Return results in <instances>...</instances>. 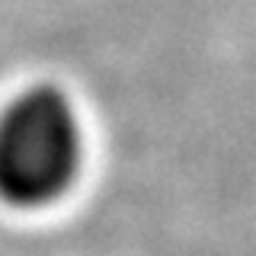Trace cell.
Masks as SVG:
<instances>
[{"label": "cell", "mask_w": 256, "mask_h": 256, "mask_svg": "<svg viewBox=\"0 0 256 256\" xmlns=\"http://www.w3.org/2000/svg\"><path fill=\"white\" fill-rule=\"evenodd\" d=\"M84 157L80 118L58 86H29L0 112V198L42 208L74 186Z\"/></svg>", "instance_id": "6da1fadb"}]
</instances>
